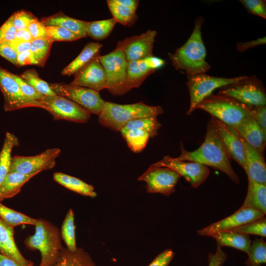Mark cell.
Listing matches in <instances>:
<instances>
[{
	"label": "cell",
	"mask_w": 266,
	"mask_h": 266,
	"mask_svg": "<svg viewBox=\"0 0 266 266\" xmlns=\"http://www.w3.org/2000/svg\"><path fill=\"white\" fill-rule=\"evenodd\" d=\"M181 154L177 160L197 162L208 166L225 173L233 181L239 184L240 179L233 170L231 159L223 145L219 133L211 117L207 125L203 142L193 151L186 150L180 143Z\"/></svg>",
	"instance_id": "cell-1"
},
{
	"label": "cell",
	"mask_w": 266,
	"mask_h": 266,
	"mask_svg": "<svg viewBox=\"0 0 266 266\" xmlns=\"http://www.w3.org/2000/svg\"><path fill=\"white\" fill-rule=\"evenodd\" d=\"M201 18L195 21L193 31L186 42L169 54L172 65L188 77L205 73L211 66L206 61V49L201 36Z\"/></svg>",
	"instance_id": "cell-2"
},
{
	"label": "cell",
	"mask_w": 266,
	"mask_h": 266,
	"mask_svg": "<svg viewBox=\"0 0 266 266\" xmlns=\"http://www.w3.org/2000/svg\"><path fill=\"white\" fill-rule=\"evenodd\" d=\"M163 112L161 106L149 105L142 101L128 104L105 101L104 108L99 116V121L102 126L118 132L133 120L157 117Z\"/></svg>",
	"instance_id": "cell-3"
},
{
	"label": "cell",
	"mask_w": 266,
	"mask_h": 266,
	"mask_svg": "<svg viewBox=\"0 0 266 266\" xmlns=\"http://www.w3.org/2000/svg\"><path fill=\"white\" fill-rule=\"evenodd\" d=\"M35 229L34 234L25 239V245L30 249L40 251L41 259L39 266H53L64 248L59 230L43 219H38Z\"/></svg>",
	"instance_id": "cell-4"
},
{
	"label": "cell",
	"mask_w": 266,
	"mask_h": 266,
	"mask_svg": "<svg viewBox=\"0 0 266 266\" xmlns=\"http://www.w3.org/2000/svg\"><path fill=\"white\" fill-rule=\"evenodd\" d=\"M196 109L204 110L233 128L251 115L250 107L231 97L219 94H211L199 103Z\"/></svg>",
	"instance_id": "cell-5"
},
{
	"label": "cell",
	"mask_w": 266,
	"mask_h": 266,
	"mask_svg": "<svg viewBox=\"0 0 266 266\" xmlns=\"http://www.w3.org/2000/svg\"><path fill=\"white\" fill-rule=\"evenodd\" d=\"M106 75V89L114 95H124L130 90L127 83L128 62L122 51L116 48L111 52L100 56Z\"/></svg>",
	"instance_id": "cell-6"
},
{
	"label": "cell",
	"mask_w": 266,
	"mask_h": 266,
	"mask_svg": "<svg viewBox=\"0 0 266 266\" xmlns=\"http://www.w3.org/2000/svg\"><path fill=\"white\" fill-rule=\"evenodd\" d=\"M248 77L247 76H241L224 78L212 76L205 73L188 77L187 85L190 95V105L187 114L190 115L199 103L212 94V92L217 88L237 83Z\"/></svg>",
	"instance_id": "cell-7"
},
{
	"label": "cell",
	"mask_w": 266,
	"mask_h": 266,
	"mask_svg": "<svg viewBox=\"0 0 266 266\" xmlns=\"http://www.w3.org/2000/svg\"><path fill=\"white\" fill-rule=\"evenodd\" d=\"M161 127L157 117H144L128 122L120 132L129 148L134 153H139L150 138L158 135Z\"/></svg>",
	"instance_id": "cell-8"
},
{
	"label": "cell",
	"mask_w": 266,
	"mask_h": 266,
	"mask_svg": "<svg viewBox=\"0 0 266 266\" xmlns=\"http://www.w3.org/2000/svg\"><path fill=\"white\" fill-rule=\"evenodd\" d=\"M49 84L56 95L72 100L90 113L99 116L104 108L105 101L101 99L98 92L70 84Z\"/></svg>",
	"instance_id": "cell-9"
},
{
	"label": "cell",
	"mask_w": 266,
	"mask_h": 266,
	"mask_svg": "<svg viewBox=\"0 0 266 266\" xmlns=\"http://www.w3.org/2000/svg\"><path fill=\"white\" fill-rule=\"evenodd\" d=\"M221 88L219 95L231 97L249 107L266 104L265 90L260 82L252 76Z\"/></svg>",
	"instance_id": "cell-10"
},
{
	"label": "cell",
	"mask_w": 266,
	"mask_h": 266,
	"mask_svg": "<svg viewBox=\"0 0 266 266\" xmlns=\"http://www.w3.org/2000/svg\"><path fill=\"white\" fill-rule=\"evenodd\" d=\"M44 109L48 111L54 120H65L84 123L88 122L91 113L72 100L58 95L44 96L40 101Z\"/></svg>",
	"instance_id": "cell-11"
},
{
	"label": "cell",
	"mask_w": 266,
	"mask_h": 266,
	"mask_svg": "<svg viewBox=\"0 0 266 266\" xmlns=\"http://www.w3.org/2000/svg\"><path fill=\"white\" fill-rule=\"evenodd\" d=\"M60 153L59 148H55L33 156H15L12 157L9 172L34 176L43 170L52 168Z\"/></svg>",
	"instance_id": "cell-12"
},
{
	"label": "cell",
	"mask_w": 266,
	"mask_h": 266,
	"mask_svg": "<svg viewBox=\"0 0 266 266\" xmlns=\"http://www.w3.org/2000/svg\"><path fill=\"white\" fill-rule=\"evenodd\" d=\"M181 177L169 167H158L152 164L137 180L146 183V192L169 196L175 191V186Z\"/></svg>",
	"instance_id": "cell-13"
},
{
	"label": "cell",
	"mask_w": 266,
	"mask_h": 266,
	"mask_svg": "<svg viewBox=\"0 0 266 266\" xmlns=\"http://www.w3.org/2000/svg\"><path fill=\"white\" fill-rule=\"evenodd\" d=\"M0 88L4 98L5 111L35 107L44 109L43 104L26 96L12 78L10 72L0 66Z\"/></svg>",
	"instance_id": "cell-14"
},
{
	"label": "cell",
	"mask_w": 266,
	"mask_h": 266,
	"mask_svg": "<svg viewBox=\"0 0 266 266\" xmlns=\"http://www.w3.org/2000/svg\"><path fill=\"white\" fill-rule=\"evenodd\" d=\"M158 167H167L183 176L194 188L203 183L210 173L208 167L201 164L191 162H185L169 156L153 164Z\"/></svg>",
	"instance_id": "cell-15"
},
{
	"label": "cell",
	"mask_w": 266,
	"mask_h": 266,
	"mask_svg": "<svg viewBox=\"0 0 266 266\" xmlns=\"http://www.w3.org/2000/svg\"><path fill=\"white\" fill-rule=\"evenodd\" d=\"M157 32L149 30L139 35L118 41L116 48L121 49L128 63L153 56Z\"/></svg>",
	"instance_id": "cell-16"
},
{
	"label": "cell",
	"mask_w": 266,
	"mask_h": 266,
	"mask_svg": "<svg viewBox=\"0 0 266 266\" xmlns=\"http://www.w3.org/2000/svg\"><path fill=\"white\" fill-rule=\"evenodd\" d=\"M265 215L259 211L241 206L232 215L199 230L197 233L201 236H210L215 233L233 230Z\"/></svg>",
	"instance_id": "cell-17"
},
{
	"label": "cell",
	"mask_w": 266,
	"mask_h": 266,
	"mask_svg": "<svg viewBox=\"0 0 266 266\" xmlns=\"http://www.w3.org/2000/svg\"><path fill=\"white\" fill-rule=\"evenodd\" d=\"M100 56L75 73L74 80L70 84L98 92L106 89L105 72L99 60Z\"/></svg>",
	"instance_id": "cell-18"
},
{
	"label": "cell",
	"mask_w": 266,
	"mask_h": 266,
	"mask_svg": "<svg viewBox=\"0 0 266 266\" xmlns=\"http://www.w3.org/2000/svg\"><path fill=\"white\" fill-rule=\"evenodd\" d=\"M165 64L164 60L153 55L128 63L127 83L130 90L138 88L151 74Z\"/></svg>",
	"instance_id": "cell-19"
},
{
	"label": "cell",
	"mask_w": 266,
	"mask_h": 266,
	"mask_svg": "<svg viewBox=\"0 0 266 266\" xmlns=\"http://www.w3.org/2000/svg\"><path fill=\"white\" fill-rule=\"evenodd\" d=\"M212 117L230 159L235 161L244 168L245 151L240 136L234 128Z\"/></svg>",
	"instance_id": "cell-20"
},
{
	"label": "cell",
	"mask_w": 266,
	"mask_h": 266,
	"mask_svg": "<svg viewBox=\"0 0 266 266\" xmlns=\"http://www.w3.org/2000/svg\"><path fill=\"white\" fill-rule=\"evenodd\" d=\"M241 138V137H240ZM245 151L244 169L248 179L266 184V164L264 154L241 138Z\"/></svg>",
	"instance_id": "cell-21"
},
{
	"label": "cell",
	"mask_w": 266,
	"mask_h": 266,
	"mask_svg": "<svg viewBox=\"0 0 266 266\" xmlns=\"http://www.w3.org/2000/svg\"><path fill=\"white\" fill-rule=\"evenodd\" d=\"M14 230L0 218V253L22 266H33V263L25 259L16 245Z\"/></svg>",
	"instance_id": "cell-22"
},
{
	"label": "cell",
	"mask_w": 266,
	"mask_h": 266,
	"mask_svg": "<svg viewBox=\"0 0 266 266\" xmlns=\"http://www.w3.org/2000/svg\"><path fill=\"white\" fill-rule=\"evenodd\" d=\"M233 128L249 145L264 153L266 136L251 115Z\"/></svg>",
	"instance_id": "cell-23"
},
{
	"label": "cell",
	"mask_w": 266,
	"mask_h": 266,
	"mask_svg": "<svg viewBox=\"0 0 266 266\" xmlns=\"http://www.w3.org/2000/svg\"><path fill=\"white\" fill-rule=\"evenodd\" d=\"M40 21L46 26L60 27L66 29L81 38L86 37L88 22L78 20L64 14L62 12L43 17Z\"/></svg>",
	"instance_id": "cell-24"
},
{
	"label": "cell",
	"mask_w": 266,
	"mask_h": 266,
	"mask_svg": "<svg viewBox=\"0 0 266 266\" xmlns=\"http://www.w3.org/2000/svg\"><path fill=\"white\" fill-rule=\"evenodd\" d=\"M102 46V44L99 42L88 43L79 55L63 69L61 74L67 76L74 75L100 55Z\"/></svg>",
	"instance_id": "cell-25"
},
{
	"label": "cell",
	"mask_w": 266,
	"mask_h": 266,
	"mask_svg": "<svg viewBox=\"0 0 266 266\" xmlns=\"http://www.w3.org/2000/svg\"><path fill=\"white\" fill-rule=\"evenodd\" d=\"M210 236L215 238L220 247H231L247 254L252 242L248 234L232 230L215 233Z\"/></svg>",
	"instance_id": "cell-26"
},
{
	"label": "cell",
	"mask_w": 266,
	"mask_h": 266,
	"mask_svg": "<svg viewBox=\"0 0 266 266\" xmlns=\"http://www.w3.org/2000/svg\"><path fill=\"white\" fill-rule=\"evenodd\" d=\"M243 207H249L266 214V184L248 179V190Z\"/></svg>",
	"instance_id": "cell-27"
},
{
	"label": "cell",
	"mask_w": 266,
	"mask_h": 266,
	"mask_svg": "<svg viewBox=\"0 0 266 266\" xmlns=\"http://www.w3.org/2000/svg\"><path fill=\"white\" fill-rule=\"evenodd\" d=\"M53 266H96L89 254L83 249L77 248L71 251L63 248L58 255Z\"/></svg>",
	"instance_id": "cell-28"
},
{
	"label": "cell",
	"mask_w": 266,
	"mask_h": 266,
	"mask_svg": "<svg viewBox=\"0 0 266 266\" xmlns=\"http://www.w3.org/2000/svg\"><path fill=\"white\" fill-rule=\"evenodd\" d=\"M33 175L9 172L0 185V201L18 194L23 185Z\"/></svg>",
	"instance_id": "cell-29"
},
{
	"label": "cell",
	"mask_w": 266,
	"mask_h": 266,
	"mask_svg": "<svg viewBox=\"0 0 266 266\" xmlns=\"http://www.w3.org/2000/svg\"><path fill=\"white\" fill-rule=\"evenodd\" d=\"M53 179L64 187L80 195L92 198L97 195L93 186L73 176L62 172H55L53 174Z\"/></svg>",
	"instance_id": "cell-30"
},
{
	"label": "cell",
	"mask_w": 266,
	"mask_h": 266,
	"mask_svg": "<svg viewBox=\"0 0 266 266\" xmlns=\"http://www.w3.org/2000/svg\"><path fill=\"white\" fill-rule=\"evenodd\" d=\"M18 144V139L14 134L8 132L6 133L0 152V185L10 171L12 150Z\"/></svg>",
	"instance_id": "cell-31"
},
{
	"label": "cell",
	"mask_w": 266,
	"mask_h": 266,
	"mask_svg": "<svg viewBox=\"0 0 266 266\" xmlns=\"http://www.w3.org/2000/svg\"><path fill=\"white\" fill-rule=\"evenodd\" d=\"M117 23L113 18L88 22L86 30L87 35L97 40L104 39L110 35Z\"/></svg>",
	"instance_id": "cell-32"
},
{
	"label": "cell",
	"mask_w": 266,
	"mask_h": 266,
	"mask_svg": "<svg viewBox=\"0 0 266 266\" xmlns=\"http://www.w3.org/2000/svg\"><path fill=\"white\" fill-rule=\"evenodd\" d=\"M106 2L113 18L117 23L129 26L135 21V11L118 3L116 0H107Z\"/></svg>",
	"instance_id": "cell-33"
},
{
	"label": "cell",
	"mask_w": 266,
	"mask_h": 266,
	"mask_svg": "<svg viewBox=\"0 0 266 266\" xmlns=\"http://www.w3.org/2000/svg\"><path fill=\"white\" fill-rule=\"evenodd\" d=\"M53 42L48 38L34 39L31 41L30 50L32 53L33 65L44 66L49 56Z\"/></svg>",
	"instance_id": "cell-34"
},
{
	"label": "cell",
	"mask_w": 266,
	"mask_h": 266,
	"mask_svg": "<svg viewBox=\"0 0 266 266\" xmlns=\"http://www.w3.org/2000/svg\"><path fill=\"white\" fill-rule=\"evenodd\" d=\"M0 218L12 227L23 224L35 226L38 221V219L31 218L4 206L0 201Z\"/></svg>",
	"instance_id": "cell-35"
},
{
	"label": "cell",
	"mask_w": 266,
	"mask_h": 266,
	"mask_svg": "<svg viewBox=\"0 0 266 266\" xmlns=\"http://www.w3.org/2000/svg\"><path fill=\"white\" fill-rule=\"evenodd\" d=\"M245 262L246 266H261L266 263V243L262 238H255L251 243Z\"/></svg>",
	"instance_id": "cell-36"
},
{
	"label": "cell",
	"mask_w": 266,
	"mask_h": 266,
	"mask_svg": "<svg viewBox=\"0 0 266 266\" xmlns=\"http://www.w3.org/2000/svg\"><path fill=\"white\" fill-rule=\"evenodd\" d=\"M20 76L43 96H53L56 95L50 88L49 84L39 77L37 72L35 69L33 68L27 69L22 72Z\"/></svg>",
	"instance_id": "cell-37"
},
{
	"label": "cell",
	"mask_w": 266,
	"mask_h": 266,
	"mask_svg": "<svg viewBox=\"0 0 266 266\" xmlns=\"http://www.w3.org/2000/svg\"><path fill=\"white\" fill-rule=\"evenodd\" d=\"M74 218L73 211L70 209L63 222L61 232V236L67 248L71 251H75L77 248L76 245Z\"/></svg>",
	"instance_id": "cell-38"
},
{
	"label": "cell",
	"mask_w": 266,
	"mask_h": 266,
	"mask_svg": "<svg viewBox=\"0 0 266 266\" xmlns=\"http://www.w3.org/2000/svg\"><path fill=\"white\" fill-rule=\"evenodd\" d=\"M47 37L54 41H72L80 38V36L62 27H46Z\"/></svg>",
	"instance_id": "cell-39"
},
{
	"label": "cell",
	"mask_w": 266,
	"mask_h": 266,
	"mask_svg": "<svg viewBox=\"0 0 266 266\" xmlns=\"http://www.w3.org/2000/svg\"><path fill=\"white\" fill-rule=\"evenodd\" d=\"M232 231L242 233L252 234L266 236V217L255 220L244 225L235 228Z\"/></svg>",
	"instance_id": "cell-40"
},
{
	"label": "cell",
	"mask_w": 266,
	"mask_h": 266,
	"mask_svg": "<svg viewBox=\"0 0 266 266\" xmlns=\"http://www.w3.org/2000/svg\"><path fill=\"white\" fill-rule=\"evenodd\" d=\"M10 18L17 31L27 29L31 23L38 20L32 13L23 9L14 12Z\"/></svg>",
	"instance_id": "cell-41"
},
{
	"label": "cell",
	"mask_w": 266,
	"mask_h": 266,
	"mask_svg": "<svg viewBox=\"0 0 266 266\" xmlns=\"http://www.w3.org/2000/svg\"><path fill=\"white\" fill-rule=\"evenodd\" d=\"M12 78L19 85L22 93L29 98L40 102L44 96L38 93L32 86L28 84L20 76L10 72Z\"/></svg>",
	"instance_id": "cell-42"
},
{
	"label": "cell",
	"mask_w": 266,
	"mask_h": 266,
	"mask_svg": "<svg viewBox=\"0 0 266 266\" xmlns=\"http://www.w3.org/2000/svg\"><path fill=\"white\" fill-rule=\"evenodd\" d=\"M240 2L243 4L249 13L266 19V0H240Z\"/></svg>",
	"instance_id": "cell-43"
},
{
	"label": "cell",
	"mask_w": 266,
	"mask_h": 266,
	"mask_svg": "<svg viewBox=\"0 0 266 266\" xmlns=\"http://www.w3.org/2000/svg\"><path fill=\"white\" fill-rule=\"evenodd\" d=\"M16 31L9 17L0 27V43H7L14 40Z\"/></svg>",
	"instance_id": "cell-44"
},
{
	"label": "cell",
	"mask_w": 266,
	"mask_h": 266,
	"mask_svg": "<svg viewBox=\"0 0 266 266\" xmlns=\"http://www.w3.org/2000/svg\"><path fill=\"white\" fill-rule=\"evenodd\" d=\"M250 114L266 136V105L250 107Z\"/></svg>",
	"instance_id": "cell-45"
},
{
	"label": "cell",
	"mask_w": 266,
	"mask_h": 266,
	"mask_svg": "<svg viewBox=\"0 0 266 266\" xmlns=\"http://www.w3.org/2000/svg\"><path fill=\"white\" fill-rule=\"evenodd\" d=\"M27 30L33 39L48 38L46 27L38 20L31 23L28 27Z\"/></svg>",
	"instance_id": "cell-46"
},
{
	"label": "cell",
	"mask_w": 266,
	"mask_h": 266,
	"mask_svg": "<svg viewBox=\"0 0 266 266\" xmlns=\"http://www.w3.org/2000/svg\"><path fill=\"white\" fill-rule=\"evenodd\" d=\"M174 254L171 249H167L159 254L148 266H168Z\"/></svg>",
	"instance_id": "cell-47"
},
{
	"label": "cell",
	"mask_w": 266,
	"mask_h": 266,
	"mask_svg": "<svg viewBox=\"0 0 266 266\" xmlns=\"http://www.w3.org/2000/svg\"><path fill=\"white\" fill-rule=\"evenodd\" d=\"M228 259L227 254L222 250L221 247L217 245L215 253H210L208 255V266H222Z\"/></svg>",
	"instance_id": "cell-48"
},
{
	"label": "cell",
	"mask_w": 266,
	"mask_h": 266,
	"mask_svg": "<svg viewBox=\"0 0 266 266\" xmlns=\"http://www.w3.org/2000/svg\"><path fill=\"white\" fill-rule=\"evenodd\" d=\"M18 54L6 43H0V56L17 66Z\"/></svg>",
	"instance_id": "cell-49"
},
{
	"label": "cell",
	"mask_w": 266,
	"mask_h": 266,
	"mask_svg": "<svg viewBox=\"0 0 266 266\" xmlns=\"http://www.w3.org/2000/svg\"><path fill=\"white\" fill-rule=\"evenodd\" d=\"M266 42V38L265 36L250 41L238 42L236 45V48L238 51L243 52L256 46L264 44Z\"/></svg>",
	"instance_id": "cell-50"
},
{
	"label": "cell",
	"mask_w": 266,
	"mask_h": 266,
	"mask_svg": "<svg viewBox=\"0 0 266 266\" xmlns=\"http://www.w3.org/2000/svg\"><path fill=\"white\" fill-rule=\"evenodd\" d=\"M6 43L13 48L17 54L29 50L31 45V42L23 41L15 39Z\"/></svg>",
	"instance_id": "cell-51"
},
{
	"label": "cell",
	"mask_w": 266,
	"mask_h": 266,
	"mask_svg": "<svg viewBox=\"0 0 266 266\" xmlns=\"http://www.w3.org/2000/svg\"><path fill=\"white\" fill-rule=\"evenodd\" d=\"M17 62V66L33 65V57L30 50H27L18 54Z\"/></svg>",
	"instance_id": "cell-52"
},
{
	"label": "cell",
	"mask_w": 266,
	"mask_h": 266,
	"mask_svg": "<svg viewBox=\"0 0 266 266\" xmlns=\"http://www.w3.org/2000/svg\"><path fill=\"white\" fill-rule=\"evenodd\" d=\"M15 39L23 41L31 42L33 40V38L28 30L25 29L17 30L15 33Z\"/></svg>",
	"instance_id": "cell-53"
},
{
	"label": "cell",
	"mask_w": 266,
	"mask_h": 266,
	"mask_svg": "<svg viewBox=\"0 0 266 266\" xmlns=\"http://www.w3.org/2000/svg\"><path fill=\"white\" fill-rule=\"evenodd\" d=\"M0 266H22L12 259L0 253Z\"/></svg>",
	"instance_id": "cell-54"
},
{
	"label": "cell",
	"mask_w": 266,
	"mask_h": 266,
	"mask_svg": "<svg viewBox=\"0 0 266 266\" xmlns=\"http://www.w3.org/2000/svg\"><path fill=\"white\" fill-rule=\"evenodd\" d=\"M116 1L134 11H136L139 1L136 0H116Z\"/></svg>",
	"instance_id": "cell-55"
}]
</instances>
